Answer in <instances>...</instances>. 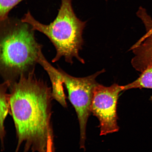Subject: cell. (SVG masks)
Instances as JSON below:
<instances>
[{
	"mask_svg": "<svg viewBox=\"0 0 152 152\" xmlns=\"http://www.w3.org/2000/svg\"><path fill=\"white\" fill-rule=\"evenodd\" d=\"M10 115L17 138L15 152H47L52 123V87L36 77L35 71L22 75L9 87Z\"/></svg>",
	"mask_w": 152,
	"mask_h": 152,
	"instance_id": "1",
	"label": "cell"
},
{
	"mask_svg": "<svg viewBox=\"0 0 152 152\" xmlns=\"http://www.w3.org/2000/svg\"><path fill=\"white\" fill-rule=\"evenodd\" d=\"M27 23L9 17L0 24V72L4 81L10 84L22 75L35 71L42 45Z\"/></svg>",
	"mask_w": 152,
	"mask_h": 152,
	"instance_id": "2",
	"label": "cell"
},
{
	"mask_svg": "<svg viewBox=\"0 0 152 152\" xmlns=\"http://www.w3.org/2000/svg\"><path fill=\"white\" fill-rule=\"evenodd\" d=\"M46 36L56 49L52 60L55 63L64 58L66 62L72 64L74 58L82 64L84 60L79 55L83 43V33L86 22L77 18L72 7V0H61V4L56 19L49 24L41 23L28 11L21 19Z\"/></svg>",
	"mask_w": 152,
	"mask_h": 152,
	"instance_id": "3",
	"label": "cell"
},
{
	"mask_svg": "<svg viewBox=\"0 0 152 152\" xmlns=\"http://www.w3.org/2000/svg\"><path fill=\"white\" fill-rule=\"evenodd\" d=\"M47 65L67 90L68 99L75 108L78 119L80 130V146L81 149H84L87 121L91 113L94 89L98 84L96 79L104 70L88 77H77L66 73L59 66L55 68L48 62Z\"/></svg>",
	"mask_w": 152,
	"mask_h": 152,
	"instance_id": "4",
	"label": "cell"
},
{
	"mask_svg": "<svg viewBox=\"0 0 152 152\" xmlns=\"http://www.w3.org/2000/svg\"><path fill=\"white\" fill-rule=\"evenodd\" d=\"M123 91V86L116 83L109 87L98 83L95 87L91 112L99 121L100 135H106L119 130L117 104L120 93Z\"/></svg>",
	"mask_w": 152,
	"mask_h": 152,
	"instance_id": "5",
	"label": "cell"
},
{
	"mask_svg": "<svg viewBox=\"0 0 152 152\" xmlns=\"http://www.w3.org/2000/svg\"><path fill=\"white\" fill-rule=\"evenodd\" d=\"M137 15L145 26L146 33L131 48L134 55L132 64L134 69L142 73L152 66V19L142 7Z\"/></svg>",
	"mask_w": 152,
	"mask_h": 152,
	"instance_id": "6",
	"label": "cell"
},
{
	"mask_svg": "<svg viewBox=\"0 0 152 152\" xmlns=\"http://www.w3.org/2000/svg\"><path fill=\"white\" fill-rule=\"evenodd\" d=\"M10 83L4 81L0 86V139L1 149H4V138L6 135L5 122L7 115H10L11 106L9 94L8 93Z\"/></svg>",
	"mask_w": 152,
	"mask_h": 152,
	"instance_id": "7",
	"label": "cell"
},
{
	"mask_svg": "<svg viewBox=\"0 0 152 152\" xmlns=\"http://www.w3.org/2000/svg\"><path fill=\"white\" fill-rule=\"evenodd\" d=\"M42 55L43 53H42L40 57L39 64H40L46 71L50 78L52 85V94L53 99L56 100L63 107H67V103L66 102V95L64 92V86L61 82L43 62L42 59Z\"/></svg>",
	"mask_w": 152,
	"mask_h": 152,
	"instance_id": "8",
	"label": "cell"
},
{
	"mask_svg": "<svg viewBox=\"0 0 152 152\" xmlns=\"http://www.w3.org/2000/svg\"><path fill=\"white\" fill-rule=\"evenodd\" d=\"M123 87L124 91L133 88L152 89V66L142 72L136 80Z\"/></svg>",
	"mask_w": 152,
	"mask_h": 152,
	"instance_id": "9",
	"label": "cell"
},
{
	"mask_svg": "<svg viewBox=\"0 0 152 152\" xmlns=\"http://www.w3.org/2000/svg\"><path fill=\"white\" fill-rule=\"evenodd\" d=\"M24 0H0V21L8 18L9 13L16 5Z\"/></svg>",
	"mask_w": 152,
	"mask_h": 152,
	"instance_id": "10",
	"label": "cell"
},
{
	"mask_svg": "<svg viewBox=\"0 0 152 152\" xmlns=\"http://www.w3.org/2000/svg\"><path fill=\"white\" fill-rule=\"evenodd\" d=\"M54 139L50 137L48 142L47 152H54Z\"/></svg>",
	"mask_w": 152,
	"mask_h": 152,
	"instance_id": "11",
	"label": "cell"
},
{
	"mask_svg": "<svg viewBox=\"0 0 152 152\" xmlns=\"http://www.w3.org/2000/svg\"><path fill=\"white\" fill-rule=\"evenodd\" d=\"M151 101H152V96H151Z\"/></svg>",
	"mask_w": 152,
	"mask_h": 152,
	"instance_id": "12",
	"label": "cell"
}]
</instances>
